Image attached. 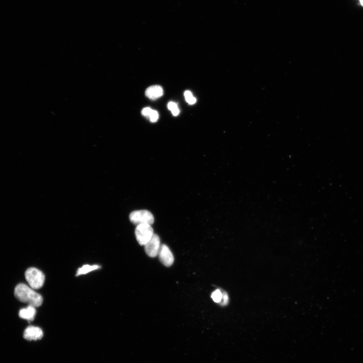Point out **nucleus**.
<instances>
[{"mask_svg": "<svg viewBox=\"0 0 363 363\" xmlns=\"http://www.w3.org/2000/svg\"><path fill=\"white\" fill-rule=\"evenodd\" d=\"M14 295L19 301L34 307H41L43 302L42 296L24 283L18 284L14 290Z\"/></svg>", "mask_w": 363, "mask_h": 363, "instance_id": "nucleus-1", "label": "nucleus"}, {"mask_svg": "<svg viewBox=\"0 0 363 363\" xmlns=\"http://www.w3.org/2000/svg\"><path fill=\"white\" fill-rule=\"evenodd\" d=\"M25 277L30 287L33 289H40L44 284L45 275L42 271L34 267H31L27 270Z\"/></svg>", "mask_w": 363, "mask_h": 363, "instance_id": "nucleus-2", "label": "nucleus"}, {"mask_svg": "<svg viewBox=\"0 0 363 363\" xmlns=\"http://www.w3.org/2000/svg\"><path fill=\"white\" fill-rule=\"evenodd\" d=\"M129 220L132 223L137 225L141 224L151 225L155 222L154 216L147 210H139L132 212L129 215Z\"/></svg>", "mask_w": 363, "mask_h": 363, "instance_id": "nucleus-3", "label": "nucleus"}, {"mask_svg": "<svg viewBox=\"0 0 363 363\" xmlns=\"http://www.w3.org/2000/svg\"><path fill=\"white\" fill-rule=\"evenodd\" d=\"M135 235L140 245L144 246L154 236V229L148 224H139L136 227Z\"/></svg>", "mask_w": 363, "mask_h": 363, "instance_id": "nucleus-4", "label": "nucleus"}, {"mask_svg": "<svg viewBox=\"0 0 363 363\" xmlns=\"http://www.w3.org/2000/svg\"><path fill=\"white\" fill-rule=\"evenodd\" d=\"M161 246L159 236L154 234L151 239L144 245L145 252L150 257H156L159 254Z\"/></svg>", "mask_w": 363, "mask_h": 363, "instance_id": "nucleus-5", "label": "nucleus"}, {"mask_svg": "<svg viewBox=\"0 0 363 363\" xmlns=\"http://www.w3.org/2000/svg\"><path fill=\"white\" fill-rule=\"evenodd\" d=\"M162 263L167 267L173 265L174 257L168 246L165 244L161 245L158 254Z\"/></svg>", "mask_w": 363, "mask_h": 363, "instance_id": "nucleus-6", "label": "nucleus"}, {"mask_svg": "<svg viewBox=\"0 0 363 363\" xmlns=\"http://www.w3.org/2000/svg\"><path fill=\"white\" fill-rule=\"evenodd\" d=\"M44 333L42 330L34 326H29L24 332V338L29 341H36L42 338Z\"/></svg>", "mask_w": 363, "mask_h": 363, "instance_id": "nucleus-7", "label": "nucleus"}, {"mask_svg": "<svg viewBox=\"0 0 363 363\" xmlns=\"http://www.w3.org/2000/svg\"><path fill=\"white\" fill-rule=\"evenodd\" d=\"M164 94V90L160 85L151 86L145 91L146 97L152 100H155L162 97Z\"/></svg>", "mask_w": 363, "mask_h": 363, "instance_id": "nucleus-8", "label": "nucleus"}, {"mask_svg": "<svg viewBox=\"0 0 363 363\" xmlns=\"http://www.w3.org/2000/svg\"><path fill=\"white\" fill-rule=\"evenodd\" d=\"M36 313L35 307L28 305L27 308L22 309L20 310V313H19V316L24 319L31 321L34 320Z\"/></svg>", "mask_w": 363, "mask_h": 363, "instance_id": "nucleus-9", "label": "nucleus"}, {"mask_svg": "<svg viewBox=\"0 0 363 363\" xmlns=\"http://www.w3.org/2000/svg\"><path fill=\"white\" fill-rule=\"evenodd\" d=\"M100 268V266L98 265H84L78 269L76 276L78 277L83 275H85L93 271L98 270Z\"/></svg>", "mask_w": 363, "mask_h": 363, "instance_id": "nucleus-10", "label": "nucleus"}, {"mask_svg": "<svg viewBox=\"0 0 363 363\" xmlns=\"http://www.w3.org/2000/svg\"><path fill=\"white\" fill-rule=\"evenodd\" d=\"M184 96L186 102L189 105H194L196 102V99L194 97L192 92L190 91H186L184 93Z\"/></svg>", "mask_w": 363, "mask_h": 363, "instance_id": "nucleus-11", "label": "nucleus"}, {"mask_svg": "<svg viewBox=\"0 0 363 363\" xmlns=\"http://www.w3.org/2000/svg\"><path fill=\"white\" fill-rule=\"evenodd\" d=\"M168 108L174 116H177L180 113V110L177 104L174 102H169L168 105Z\"/></svg>", "mask_w": 363, "mask_h": 363, "instance_id": "nucleus-12", "label": "nucleus"}, {"mask_svg": "<svg viewBox=\"0 0 363 363\" xmlns=\"http://www.w3.org/2000/svg\"><path fill=\"white\" fill-rule=\"evenodd\" d=\"M223 296V292L220 290L218 289L213 292L211 297L213 301L217 303L220 304L222 300Z\"/></svg>", "mask_w": 363, "mask_h": 363, "instance_id": "nucleus-13", "label": "nucleus"}, {"mask_svg": "<svg viewBox=\"0 0 363 363\" xmlns=\"http://www.w3.org/2000/svg\"><path fill=\"white\" fill-rule=\"evenodd\" d=\"M147 118L150 120L151 122L155 123L159 119V113L157 111L152 110Z\"/></svg>", "mask_w": 363, "mask_h": 363, "instance_id": "nucleus-14", "label": "nucleus"}, {"mask_svg": "<svg viewBox=\"0 0 363 363\" xmlns=\"http://www.w3.org/2000/svg\"><path fill=\"white\" fill-rule=\"evenodd\" d=\"M228 302V297L225 292H223V296L221 302L220 303L222 306L226 305Z\"/></svg>", "mask_w": 363, "mask_h": 363, "instance_id": "nucleus-15", "label": "nucleus"}, {"mask_svg": "<svg viewBox=\"0 0 363 363\" xmlns=\"http://www.w3.org/2000/svg\"><path fill=\"white\" fill-rule=\"evenodd\" d=\"M151 111L152 109L151 108L147 107L143 109L141 112V113L143 116L147 118Z\"/></svg>", "mask_w": 363, "mask_h": 363, "instance_id": "nucleus-16", "label": "nucleus"}, {"mask_svg": "<svg viewBox=\"0 0 363 363\" xmlns=\"http://www.w3.org/2000/svg\"><path fill=\"white\" fill-rule=\"evenodd\" d=\"M361 5L363 6V0H360Z\"/></svg>", "mask_w": 363, "mask_h": 363, "instance_id": "nucleus-17", "label": "nucleus"}]
</instances>
